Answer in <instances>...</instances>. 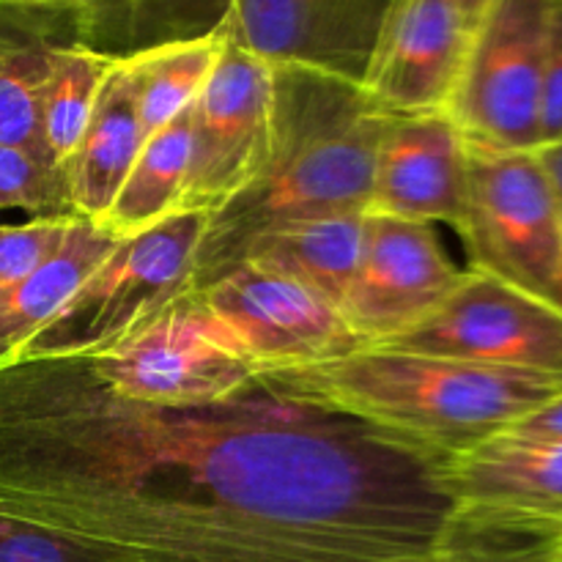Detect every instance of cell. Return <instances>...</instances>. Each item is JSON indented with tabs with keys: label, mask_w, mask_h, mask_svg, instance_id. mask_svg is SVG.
<instances>
[{
	"label": "cell",
	"mask_w": 562,
	"mask_h": 562,
	"mask_svg": "<svg viewBox=\"0 0 562 562\" xmlns=\"http://www.w3.org/2000/svg\"><path fill=\"white\" fill-rule=\"evenodd\" d=\"M0 516L75 562H417L453 503L428 453L261 384L173 409L42 357L0 366Z\"/></svg>",
	"instance_id": "cell-1"
},
{
	"label": "cell",
	"mask_w": 562,
	"mask_h": 562,
	"mask_svg": "<svg viewBox=\"0 0 562 562\" xmlns=\"http://www.w3.org/2000/svg\"><path fill=\"white\" fill-rule=\"evenodd\" d=\"M274 69V132L267 168L209 214L192 294L239 267L247 245L291 220L368 214L373 165L390 113L366 86L305 66Z\"/></svg>",
	"instance_id": "cell-2"
},
{
	"label": "cell",
	"mask_w": 562,
	"mask_h": 562,
	"mask_svg": "<svg viewBox=\"0 0 562 562\" xmlns=\"http://www.w3.org/2000/svg\"><path fill=\"white\" fill-rule=\"evenodd\" d=\"M272 395L346 415L445 461L508 434L562 395V373L362 346L338 360L258 376Z\"/></svg>",
	"instance_id": "cell-3"
},
{
	"label": "cell",
	"mask_w": 562,
	"mask_h": 562,
	"mask_svg": "<svg viewBox=\"0 0 562 562\" xmlns=\"http://www.w3.org/2000/svg\"><path fill=\"white\" fill-rule=\"evenodd\" d=\"M206 223L209 214L181 212L121 239L14 360H93L135 338L173 302L192 294V267Z\"/></svg>",
	"instance_id": "cell-4"
},
{
	"label": "cell",
	"mask_w": 562,
	"mask_h": 562,
	"mask_svg": "<svg viewBox=\"0 0 562 562\" xmlns=\"http://www.w3.org/2000/svg\"><path fill=\"white\" fill-rule=\"evenodd\" d=\"M459 236L470 269L562 313V220L536 151L470 146Z\"/></svg>",
	"instance_id": "cell-5"
},
{
	"label": "cell",
	"mask_w": 562,
	"mask_h": 562,
	"mask_svg": "<svg viewBox=\"0 0 562 562\" xmlns=\"http://www.w3.org/2000/svg\"><path fill=\"white\" fill-rule=\"evenodd\" d=\"M552 0H486L445 113L472 148L536 151Z\"/></svg>",
	"instance_id": "cell-6"
},
{
	"label": "cell",
	"mask_w": 562,
	"mask_h": 562,
	"mask_svg": "<svg viewBox=\"0 0 562 562\" xmlns=\"http://www.w3.org/2000/svg\"><path fill=\"white\" fill-rule=\"evenodd\" d=\"M274 132V69L236 42L225 44L192 102V151L181 212L217 214L267 168Z\"/></svg>",
	"instance_id": "cell-7"
},
{
	"label": "cell",
	"mask_w": 562,
	"mask_h": 562,
	"mask_svg": "<svg viewBox=\"0 0 562 562\" xmlns=\"http://www.w3.org/2000/svg\"><path fill=\"white\" fill-rule=\"evenodd\" d=\"M88 362L113 393L173 409L223 404L258 384V373L195 294L181 296L135 338Z\"/></svg>",
	"instance_id": "cell-8"
},
{
	"label": "cell",
	"mask_w": 562,
	"mask_h": 562,
	"mask_svg": "<svg viewBox=\"0 0 562 562\" xmlns=\"http://www.w3.org/2000/svg\"><path fill=\"white\" fill-rule=\"evenodd\" d=\"M195 300L258 376L338 360L366 346L333 302L250 263L195 291Z\"/></svg>",
	"instance_id": "cell-9"
},
{
	"label": "cell",
	"mask_w": 562,
	"mask_h": 562,
	"mask_svg": "<svg viewBox=\"0 0 562 562\" xmlns=\"http://www.w3.org/2000/svg\"><path fill=\"white\" fill-rule=\"evenodd\" d=\"M373 346L562 373V313L488 274L464 269L459 285L423 322Z\"/></svg>",
	"instance_id": "cell-10"
},
{
	"label": "cell",
	"mask_w": 562,
	"mask_h": 562,
	"mask_svg": "<svg viewBox=\"0 0 562 562\" xmlns=\"http://www.w3.org/2000/svg\"><path fill=\"white\" fill-rule=\"evenodd\" d=\"M398 0H234L225 25L272 66L366 86Z\"/></svg>",
	"instance_id": "cell-11"
},
{
	"label": "cell",
	"mask_w": 562,
	"mask_h": 562,
	"mask_svg": "<svg viewBox=\"0 0 562 562\" xmlns=\"http://www.w3.org/2000/svg\"><path fill=\"white\" fill-rule=\"evenodd\" d=\"M461 272L445 256L434 225L366 214L360 267L340 302V316L366 346L415 327L450 291Z\"/></svg>",
	"instance_id": "cell-12"
},
{
	"label": "cell",
	"mask_w": 562,
	"mask_h": 562,
	"mask_svg": "<svg viewBox=\"0 0 562 562\" xmlns=\"http://www.w3.org/2000/svg\"><path fill=\"white\" fill-rule=\"evenodd\" d=\"M486 0H398L366 91L387 113L448 108Z\"/></svg>",
	"instance_id": "cell-13"
},
{
	"label": "cell",
	"mask_w": 562,
	"mask_h": 562,
	"mask_svg": "<svg viewBox=\"0 0 562 562\" xmlns=\"http://www.w3.org/2000/svg\"><path fill=\"white\" fill-rule=\"evenodd\" d=\"M470 187V143L445 110L390 113L373 165L371 214L459 231Z\"/></svg>",
	"instance_id": "cell-14"
},
{
	"label": "cell",
	"mask_w": 562,
	"mask_h": 562,
	"mask_svg": "<svg viewBox=\"0 0 562 562\" xmlns=\"http://www.w3.org/2000/svg\"><path fill=\"white\" fill-rule=\"evenodd\" d=\"M439 486L456 510L562 530V439L499 434L439 461Z\"/></svg>",
	"instance_id": "cell-15"
},
{
	"label": "cell",
	"mask_w": 562,
	"mask_h": 562,
	"mask_svg": "<svg viewBox=\"0 0 562 562\" xmlns=\"http://www.w3.org/2000/svg\"><path fill=\"white\" fill-rule=\"evenodd\" d=\"M71 42L88 44L86 20L71 5L0 0V143L47 157L38 99L55 49Z\"/></svg>",
	"instance_id": "cell-16"
},
{
	"label": "cell",
	"mask_w": 562,
	"mask_h": 562,
	"mask_svg": "<svg viewBox=\"0 0 562 562\" xmlns=\"http://www.w3.org/2000/svg\"><path fill=\"white\" fill-rule=\"evenodd\" d=\"M146 143L137 82L130 58H115L102 82L91 121L71 154L69 190L77 217L102 223Z\"/></svg>",
	"instance_id": "cell-17"
},
{
	"label": "cell",
	"mask_w": 562,
	"mask_h": 562,
	"mask_svg": "<svg viewBox=\"0 0 562 562\" xmlns=\"http://www.w3.org/2000/svg\"><path fill=\"white\" fill-rule=\"evenodd\" d=\"M366 245V214L291 220L263 231L239 263L294 280L340 311Z\"/></svg>",
	"instance_id": "cell-18"
},
{
	"label": "cell",
	"mask_w": 562,
	"mask_h": 562,
	"mask_svg": "<svg viewBox=\"0 0 562 562\" xmlns=\"http://www.w3.org/2000/svg\"><path fill=\"white\" fill-rule=\"evenodd\" d=\"M119 241L108 228L80 217L44 267L0 291V366L14 360L22 344L64 307L77 285L119 247Z\"/></svg>",
	"instance_id": "cell-19"
},
{
	"label": "cell",
	"mask_w": 562,
	"mask_h": 562,
	"mask_svg": "<svg viewBox=\"0 0 562 562\" xmlns=\"http://www.w3.org/2000/svg\"><path fill=\"white\" fill-rule=\"evenodd\" d=\"M192 151V104L146 137L130 176L121 184L102 228L119 239L143 234L179 214Z\"/></svg>",
	"instance_id": "cell-20"
},
{
	"label": "cell",
	"mask_w": 562,
	"mask_h": 562,
	"mask_svg": "<svg viewBox=\"0 0 562 562\" xmlns=\"http://www.w3.org/2000/svg\"><path fill=\"white\" fill-rule=\"evenodd\" d=\"M223 44L225 20L217 31L206 36L159 44V47L126 55L135 69L137 110H140L146 137L162 130L168 121H173L195 102L223 53Z\"/></svg>",
	"instance_id": "cell-21"
},
{
	"label": "cell",
	"mask_w": 562,
	"mask_h": 562,
	"mask_svg": "<svg viewBox=\"0 0 562 562\" xmlns=\"http://www.w3.org/2000/svg\"><path fill=\"white\" fill-rule=\"evenodd\" d=\"M113 64L115 58L82 42L55 49L38 99V130L49 162L60 168L69 165Z\"/></svg>",
	"instance_id": "cell-22"
},
{
	"label": "cell",
	"mask_w": 562,
	"mask_h": 562,
	"mask_svg": "<svg viewBox=\"0 0 562 562\" xmlns=\"http://www.w3.org/2000/svg\"><path fill=\"white\" fill-rule=\"evenodd\" d=\"M560 527L456 510L431 552L417 562H547Z\"/></svg>",
	"instance_id": "cell-23"
},
{
	"label": "cell",
	"mask_w": 562,
	"mask_h": 562,
	"mask_svg": "<svg viewBox=\"0 0 562 562\" xmlns=\"http://www.w3.org/2000/svg\"><path fill=\"white\" fill-rule=\"evenodd\" d=\"M234 0H124L119 58L217 31Z\"/></svg>",
	"instance_id": "cell-24"
},
{
	"label": "cell",
	"mask_w": 562,
	"mask_h": 562,
	"mask_svg": "<svg viewBox=\"0 0 562 562\" xmlns=\"http://www.w3.org/2000/svg\"><path fill=\"white\" fill-rule=\"evenodd\" d=\"M0 209H22L33 217L77 220L69 170L31 148L0 143Z\"/></svg>",
	"instance_id": "cell-25"
},
{
	"label": "cell",
	"mask_w": 562,
	"mask_h": 562,
	"mask_svg": "<svg viewBox=\"0 0 562 562\" xmlns=\"http://www.w3.org/2000/svg\"><path fill=\"white\" fill-rule=\"evenodd\" d=\"M77 220L33 217L25 225H0V291L44 267L60 250Z\"/></svg>",
	"instance_id": "cell-26"
},
{
	"label": "cell",
	"mask_w": 562,
	"mask_h": 562,
	"mask_svg": "<svg viewBox=\"0 0 562 562\" xmlns=\"http://www.w3.org/2000/svg\"><path fill=\"white\" fill-rule=\"evenodd\" d=\"M562 140V0H552L541 69L538 148Z\"/></svg>",
	"instance_id": "cell-27"
},
{
	"label": "cell",
	"mask_w": 562,
	"mask_h": 562,
	"mask_svg": "<svg viewBox=\"0 0 562 562\" xmlns=\"http://www.w3.org/2000/svg\"><path fill=\"white\" fill-rule=\"evenodd\" d=\"M11 3H42V5H71L82 14L88 27V47L119 58L121 16L124 0H11Z\"/></svg>",
	"instance_id": "cell-28"
},
{
	"label": "cell",
	"mask_w": 562,
	"mask_h": 562,
	"mask_svg": "<svg viewBox=\"0 0 562 562\" xmlns=\"http://www.w3.org/2000/svg\"><path fill=\"white\" fill-rule=\"evenodd\" d=\"M0 562H75L66 549L0 516Z\"/></svg>",
	"instance_id": "cell-29"
},
{
	"label": "cell",
	"mask_w": 562,
	"mask_h": 562,
	"mask_svg": "<svg viewBox=\"0 0 562 562\" xmlns=\"http://www.w3.org/2000/svg\"><path fill=\"white\" fill-rule=\"evenodd\" d=\"M514 434H527V437H543V439H562V395L547 401L541 409L532 412L530 417L510 428Z\"/></svg>",
	"instance_id": "cell-30"
},
{
	"label": "cell",
	"mask_w": 562,
	"mask_h": 562,
	"mask_svg": "<svg viewBox=\"0 0 562 562\" xmlns=\"http://www.w3.org/2000/svg\"><path fill=\"white\" fill-rule=\"evenodd\" d=\"M536 157H538V162H541L543 176H547L549 192H552L554 206H558L560 220H562V140L536 148Z\"/></svg>",
	"instance_id": "cell-31"
},
{
	"label": "cell",
	"mask_w": 562,
	"mask_h": 562,
	"mask_svg": "<svg viewBox=\"0 0 562 562\" xmlns=\"http://www.w3.org/2000/svg\"><path fill=\"white\" fill-rule=\"evenodd\" d=\"M547 562H562V532H560L558 543H554L552 554H549V560H547Z\"/></svg>",
	"instance_id": "cell-32"
}]
</instances>
